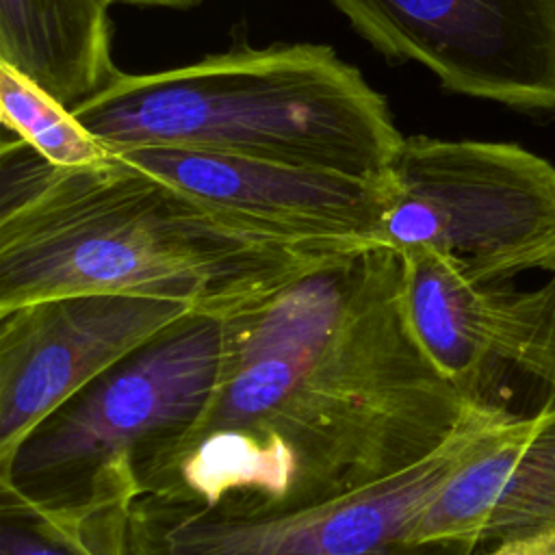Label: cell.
I'll list each match as a JSON object with an SVG mask.
<instances>
[{"label":"cell","instance_id":"cell-1","mask_svg":"<svg viewBox=\"0 0 555 555\" xmlns=\"http://www.w3.org/2000/svg\"><path fill=\"white\" fill-rule=\"evenodd\" d=\"M202 412L134 457L141 494L297 512L386 481L477 405L427 356L386 245L340 254L236 308Z\"/></svg>","mask_w":555,"mask_h":555},{"label":"cell","instance_id":"cell-2","mask_svg":"<svg viewBox=\"0 0 555 555\" xmlns=\"http://www.w3.org/2000/svg\"><path fill=\"white\" fill-rule=\"evenodd\" d=\"M347 251L254 230L117 154L63 169L2 143L0 312L117 293L223 319Z\"/></svg>","mask_w":555,"mask_h":555},{"label":"cell","instance_id":"cell-3","mask_svg":"<svg viewBox=\"0 0 555 555\" xmlns=\"http://www.w3.org/2000/svg\"><path fill=\"white\" fill-rule=\"evenodd\" d=\"M111 152L158 145L386 180L403 143L392 113L330 46H238L195 63L117 72L72 108Z\"/></svg>","mask_w":555,"mask_h":555},{"label":"cell","instance_id":"cell-4","mask_svg":"<svg viewBox=\"0 0 555 555\" xmlns=\"http://www.w3.org/2000/svg\"><path fill=\"white\" fill-rule=\"evenodd\" d=\"M223 323L189 314L46 416L0 462L2 503L69 507L150 444L186 427L221 366Z\"/></svg>","mask_w":555,"mask_h":555},{"label":"cell","instance_id":"cell-5","mask_svg":"<svg viewBox=\"0 0 555 555\" xmlns=\"http://www.w3.org/2000/svg\"><path fill=\"white\" fill-rule=\"evenodd\" d=\"M375 245L453 254L483 282L555 275V165L507 141L403 137Z\"/></svg>","mask_w":555,"mask_h":555},{"label":"cell","instance_id":"cell-6","mask_svg":"<svg viewBox=\"0 0 555 555\" xmlns=\"http://www.w3.org/2000/svg\"><path fill=\"white\" fill-rule=\"evenodd\" d=\"M509 410L477 403L455 431L403 473L297 512L238 514L139 494L126 516V555H479L473 540H410L412 527L488 425Z\"/></svg>","mask_w":555,"mask_h":555},{"label":"cell","instance_id":"cell-7","mask_svg":"<svg viewBox=\"0 0 555 555\" xmlns=\"http://www.w3.org/2000/svg\"><path fill=\"white\" fill-rule=\"evenodd\" d=\"M395 61L447 91L520 111H555V0H332Z\"/></svg>","mask_w":555,"mask_h":555},{"label":"cell","instance_id":"cell-8","mask_svg":"<svg viewBox=\"0 0 555 555\" xmlns=\"http://www.w3.org/2000/svg\"><path fill=\"white\" fill-rule=\"evenodd\" d=\"M397 254L410 325L470 401L499 405L494 395L512 375L555 405V275L522 291L483 282L464 260L434 247Z\"/></svg>","mask_w":555,"mask_h":555},{"label":"cell","instance_id":"cell-9","mask_svg":"<svg viewBox=\"0 0 555 555\" xmlns=\"http://www.w3.org/2000/svg\"><path fill=\"white\" fill-rule=\"evenodd\" d=\"M189 314L176 301L117 293L0 312V462L89 382Z\"/></svg>","mask_w":555,"mask_h":555},{"label":"cell","instance_id":"cell-10","mask_svg":"<svg viewBox=\"0 0 555 555\" xmlns=\"http://www.w3.org/2000/svg\"><path fill=\"white\" fill-rule=\"evenodd\" d=\"M254 230L306 245H375L388 178L221 152L143 145L113 152Z\"/></svg>","mask_w":555,"mask_h":555},{"label":"cell","instance_id":"cell-11","mask_svg":"<svg viewBox=\"0 0 555 555\" xmlns=\"http://www.w3.org/2000/svg\"><path fill=\"white\" fill-rule=\"evenodd\" d=\"M555 529V405L494 418L418 514L410 540L483 546Z\"/></svg>","mask_w":555,"mask_h":555},{"label":"cell","instance_id":"cell-12","mask_svg":"<svg viewBox=\"0 0 555 555\" xmlns=\"http://www.w3.org/2000/svg\"><path fill=\"white\" fill-rule=\"evenodd\" d=\"M108 7L106 0H0V63L76 108L119 72Z\"/></svg>","mask_w":555,"mask_h":555},{"label":"cell","instance_id":"cell-13","mask_svg":"<svg viewBox=\"0 0 555 555\" xmlns=\"http://www.w3.org/2000/svg\"><path fill=\"white\" fill-rule=\"evenodd\" d=\"M139 494V483L124 479L69 507L2 503L0 555H126V516Z\"/></svg>","mask_w":555,"mask_h":555},{"label":"cell","instance_id":"cell-14","mask_svg":"<svg viewBox=\"0 0 555 555\" xmlns=\"http://www.w3.org/2000/svg\"><path fill=\"white\" fill-rule=\"evenodd\" d=\"M0 117L7 130L52 167H89L113 152L54 95L0 63Z\"/></svg>","mask_w":555,"mask_h":555},{"label":"cell","instance_id":"cell-15","mask_svg":"<svg viewBox=\"0 0 555 555\" xmlns=\"http://www.w3.org/2000/svg\"><path fill=\"white\" fill-rule=\"evenodd\" d=\"M488 546L483 555H555V529L512 535Z\"/></svg>","mask_w":555,"mask_h":555},{"label":"cell","instance_id":"cell-16","mask_svg":"<svg viewBox=\"0 0 555 555\" xmlns=\"http://www.w3.org/2000/svg\"><path fill=\"white\" fill-rule=\"evenodd\" d=\"M108 4L121 2V4H134V7H158V9H191L199 4L202 0H106Z\"/></svg>","mask_w":555,"mask_h":555}]
</instances>
